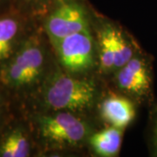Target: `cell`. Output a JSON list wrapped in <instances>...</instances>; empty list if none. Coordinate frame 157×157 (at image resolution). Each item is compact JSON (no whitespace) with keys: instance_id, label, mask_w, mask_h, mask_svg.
Segmentation results:
<instances>
[{"instance_id":"6da1fadb","label":"cell","mask_w":157,"mask_h":157,"mask_svg":"<svg viewBox=\"0 0 157 157\" xmlns=\"http://www.w3.org/2000/svg\"><path fill=\"white\" fill-rule=\"evenodd\" d=\"M45 67V52L37 34L23 39L13 55L0 67V85L7 91L25 92L39 83Z\"/></svg>"},{"instance_id":"7a4b0ae2","label":"cell","mask_w":157,"mask_h":157,"mask_svg":"<svg viewBox=\"0 0 157 157\" xmlns=\"http://www.w3.org/2000/svg\"><path fill=\"white\" fill-rule=\"evenodd\" d=\"M97 97V87L89 79L58 73L45 81L43 101L50 110L76 113L88 110Z\"/></svg>"},{"instance_id":"3957f363","label":"cell","mask_w":157,"mask_h":157,"mask_svg":"<svg viewBox=\"0 0 157 157\" xmlns=\"http://www.w3.org/2000/svg\"><path fill=\"white\" fill-rule=\"evenodd\" d=\"M36 126L40 140L53 147L78 146L88 135L86 124L74 113L67 111L38 115Z\"/></svg>"},{"instance_id":"277c9868","label":"cell","mask_w":157,"mask_h":157,"mask_svg":"<svg viewBox=\"0 0 157 157\" xmlns=\"http://www.w3.org/2000/svg\"><path fill=\"white\" fill-rule=\"evenodd\" d=\"M45 22L53 45L68 35L88 30V11L83 0H55Z\"/></svg>"},{"instance_id":"5b68a950","label":"cell","mask_w":157,"mask_h":157,"mask_svg":"<svg viewBox=\"0 0 157 157\" xmlns=\"http://www.w3.org/2000/svg\"><path fill=\"white\" fill-rule=\"evenodd\" d=\"M117 86L138 102L153 100V73L149 58L140 51L115 74Z\"/></svg>"},{"instance_id":"8992f818","label":"cell","mask_w":157,"mask_h":157,"mask_svg":"<svg viewBox=\"0 0 157 157\" xmlns=\"http://www.w3.org/2000/svg\"><path fill=\"white\" fill-rule=\"evenodd\" d=\"M54 46L61 65L70 73H82L94 65V39L89 29L68 35Z\"/></svg>"},{"instance_id":"52a82bcc","label":"cell","mask_w":157,"mask_h":157,"mask_svg":"<svg viewBox=\"0 0 157 157\" xmlns=\"http://www.w3.org/2000/svg\"><path fill=\"white\" fill-rule=\"evenodd\" d=\"M28 17L12 8L0 15V67L16 52L25 34V21Z\"/></svg>"},{"instance_id":"ba28073f","label":"cell","mask_w":157,"mask_h":157,"mask_svg":"<svg viewBox=\"0 0 157 157\" xmlns=\"http://www.w3.org/2000/svg\"><path fill=\"white\" fill-rule=\"evenodd\" d=\"M135 107L131 99L111 94L101 104L102 119L112 127L123 129L135 120Z\"/></svg>"},{"instance_id":"9c48e42d","label":"cell","mask_w":157,"mask_h":157,"mask_svg":"<svg viewBox=\"0 0 157 157\" xmlns=\"http://www.w3.org/2000/svg\"><path fill=\"white\" fill-rule=\"evenodd\" d=\"M32 144L27 130L21 124L11 127L0 137V157H27Z\"/></svg>"},{"instance_id":"30bf717a","label":"cell","mask_w":157,"mask_h":157,"mask_svg":"<svg viewBox=\"0 0 157 157\" xmlns=\"http://www.w3.org/2000/svg\"><path fill=\"white\" fill-rule=\"evenodd\" d=\"M122 141V129L110 127L90 137V145L98 155L112 157L120 152Z\"/></svg>"},{"instance_id":"8fae6325","label":"cell","mask_w":157,"mask_h":157,"mask_svg":"<svg viewBox=\"0 0 157 157\" xmlns=\"http://www.w3.org/2000/svg\"><path fill=\"white\" fill-rule=\"evenodd\" d=\"M113 44L115 54V70L123 67L125 64L139 52V47L132 39L127 37L120 29L111 26Z\"/></svg>"},{"instance_id":"7c38bea8","label":"cell","mask_w":157,"mask_h":157,"mask_svg":"<svg viewBox=\"0 0 157 157\" xmlns=\"http://www.w3.org/2000/svg\"><path fill=\"white\" fill-rule=\"evenodd\" d=\"M99 59L100 67L104 73H109L115 70V54L113 44L111 26L102 29L99 39Z\"/></svg>"},{"instance_id":"4fadbf2b","label":"cell","mask_w":157,"mask_h":157,"mask_svg":"<svg viewBox=\"0 0 157 157\" xmlns=\"http://www.w3.org/2000/svg\"><path fill=\"white\" fill-rule=\"evenodd\" d=\"M11 6L26 17L45 14L55 0H10Z\"/></svg>"},{"instance_id":"5bb4252c","label":"cell","mask_w":157,"mask_h":157,"mask_svg":"<svg viewBox=\"0 0 157 157\" xmlns=\"http://www.w3.org/2000/svg\"><path fill=\"white\" fill-rule=\"evenodd\" d=\"M151 141L154 153L155 155H157V111L155 114V116H154L153 123H152Z\"/></svg>"},{"instance_id":"9a60e30c","label":"cell","mask_w":157,"mask_h":157,"mask_svg":"<svg viewBox=\"0 0 157 157\" xmlns=\"http://www.w3.org/2000/svg\"><path fill=\"white\" fill-rule=\"evenodd\" d=\"M6 109L3 106L0 107V133L3 129V127L5 126V122H6Z\"/></svg>"},{"instance_id":"2e32d148","label":"cell","mask_w":157,"mask_h":157,"mask_svg":"<svg viewBox=\"0 0 157 157\" xmlns=\"http://www.w3.org/2000/svg\"><path fill=\"white\" fill-rule=\"evenodd\" d=\"M2 89H5V88L0 85V107L4 105V94H3Z\"/></svg>"},{"instance_id":"e0dca14e","label":"cell","mask_w":157,"mask_h":157,"mask_svg":"<svg viewBox=\"0 0 157 157\" xmlns=\"http://www.w3.org/2000/svg\"><path fill=\"white\" fill-rule=\"evenodd\" d=\"M2 1H4V0H0V3H1V2H2Z\"/></svg>"}]
</instances>
